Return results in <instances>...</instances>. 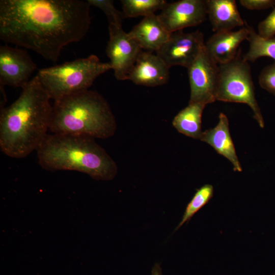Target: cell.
<instances>
[{"label": "cell", "mask_w": 275, "mask_h": 275, "mask_svg": "<svg viewBox=\"0 0 275 275\" xmlns=\"http://www.w3.org/2000/svg\"><path fill=\"white\" fill-rule=\"evenodd\" d=\"M239 2L243 7L252 10L266 9L275 6L273 0H240Z\"/></svg>", "instance_id": "24"}, {"label": "cell", "mask_w": 275, "mask_h": 275, "mask_svg": "<svg viewBox=\"0 0 275 275\" xmlns=\"http://www.w3.org/2000/svg\"><path fill=\"white\" fill-rule=\"evenodd\" d=\"M213 187L210 184H205L197 189L188 203L181 221L175 231L179 229L185 223L188 222L193 215L202 208L212 198Z\"/></svg>", "instance_id": "20"}, {"label": "cell", "mask_w": 275, "mask_h": 275, "mask_svg": "<svg viewBox=\"0 0 275 275\" xmlns=\"http://www.w3.org/2000/svg\"><path fill=\"white\" fill-rule=\"evenodd\" d=\"M187 70L190 89L189 103L205 106L216 101L219 68L205 46Z\"/></svg>", "instance_id": "7"}, {"label": "cell", "mask_w": 275, "mask_h": 275, "mask_svg": "<svg viewBox=\"0 0 275 275\" xmlns=\"http://www.w3.org/2000/svg\"><path fill=\"white\" fill-rule=\"evenodd\" d=\"M50 99L36 75L13 103L1 109L0 147L4 154L20 158L37 150L49 128Z\"/></svg>", "instance_id": "2"}, {"label": "cell", "mask_w": 275, "mask_h": 275, "mask_svg": "<svg viewBox=\"0 0 275 275\" xmlns=\"http://www.w3.org/2000/svg\"><path fill=\"white\" fill-rule=\"evenodd\" d=\"M36 151L46 170L78 171L102 180H112L117 173L116 162L91 136L47 134Z\"/></svg>", "instance_id": "3"}, {"label": "cell", "mask_w": 275, "mask_h": 275, "mask_svg": "<svg viewBox=\"0 0 275 275\" xmlns=\"http://www.w3.org/2000/svg\"><path fill=\"white\" fill-rule=\"evenodd\" d=\"M207 15L205 1L180 0L167 3L157 15L165 29L171 33L201 24Z\"/></svg>", "instance_id": "11"}, {"label": "cell", "mask_w": 275, "mask_h": 275, "mask_svg": "<svg viewBox=\"0 0 275 275\" xmlns=\"http://www.w3.org/2000/svg\"><path fill=\"white\" fill-rule=\"evenodd\" d=\"M249 30L247 40L250 43L248 51L243 57L245 61L255 62L263 57H269L275 61V37L264 38L248 26Z\"/></svg>", "instance_id": "18"}, {"label": "cell", "mask_w": 275, "mask_h": 275, "mask_svg": "<svg viewBox=\"0 0 275 275\" xmlns=\"http://www.w3.org/2000/svg\"><path fill=\"white\" fill-rule=\"evenodd\" d=\"M36 68L27 51L7 44L0 46V86L22 89Z\"/></svg>", "instance_id": "10"}, {"label": "cell", "mask_w": 275, "mask_h": 275, "mask_svg": "<svg viewBox=\"0 0 275 275\" xmlns=\"http://www.w3.org/2000/svg\"><path fill=\"white\" fill-rule=\"evenodd\" d=\"M249 33L247 25L236 31L215 32L205 43V49L217 64L228 63L236 58L239 46L247 39Z\"/></svg>", "instance_id": "13"}, {"label": "cell", "mask_w": 275, "mask_h": 275, "mask_svg": "<svg viewBox=\"0 0 275 275\" xmlns=\"http://www.w3.org/2000/svg\"><path fill=\"white\" fill-rule=\"evenodd\" d=\"M116 126L107 101L97 92L87 90L54 101L49 129L52 133L107 139Z\"/></svg>", "instance_id": "4"}, {"label": "cell", "mask_w": 275, "mask_h": 275, "mask_svg": "<svg viewBox=\"0 0 275 275\" xmlns=\"http://www.w3.org/2000/svg\"><path fill=\"white\" fill-rule=\"evenodd\" d=\"M169 69L156 54L143 51L130 71L128 79L139 85L160 86L169 80Z\"/></svg>", "instance_id": "12"}, {"label": "cell", "mask_w": 275, "mask_h": 275, "mask_svg": "<svg viewBox=\"0 0 275 275\" xmlns=\"http://www.w3.org/2000/svg\"><path fill=\"white\" fill-rule=\"evenodd\" d=\"M123 15L128 17H144L162 10L167 2L164 0H122Z\"/></svg>", "instance_id": "19"}, {"label": "cell", "mask_w": 275, "mask_h": 275, "mask_svg": "<svg viewBox=\"0 0 275 275\" xmlns=\"http://www.w3.org/2000/svg\"><path fill=\"white\" fill-rule=\"evenodd\" d=\"M91 6L102 10L105 14L109 24L122 26L123 14L118 11L111 0H87Z\"/></svg>", "instance_id": "21"}, {"label": "cell", "mask_w": 275, "mask_h": 275, "mask_svg": "<svg viewBox=\"0 0 275 275\" xmlns=\"http://www.w3.org/2000/svg\"><path fill=\"white\" fill-rule=\"evenodd\" d=\"M150 275H163L160 264L155 263L152 267Z\"/></svg>", "instance_id": "25"}, {"label": "cell", "mask_w": 275, "mask_h": 275, "mask_svg": "<svg viewBox=\"0 0 275 275\" xmlns=\"http://www.w3.org/2000/svg\"><path fill=\"white\" fill-rule=\"evenodd\" d=\"M111 69L109 62H102L97 56L91 54L41 68L36 76L50 99L55 101L89 90L97 77Z\"/></svg>", "instance_id": "5"}, {"label": "cell", "mask_w": 275, "mask_h": 275, "mask_svg": "<svg viewBox=\"0 0 275 275\" xmlns=\"http://www.w3.org/2000/svg\"><path fill=\"white\" fill-rule=\"evenodd\" d=\"M200 140L210 145L218 154L227 158L233 164L235 171L242 170L230 135L228 119L225 114L221 113L217 125L203 132Z\"/></svg>", "instance_id": "15"}, {"label": "cell", "mask_w": 275, "mask_h": 275, "mask_svg": "<svg viewBox=\"0 0 275 275\" xmlns=\"http://www.w3.org/2000/svg\"><path fill=\"white\" fill-rule=\"evenodd\" d=\"M204 46V35L201 32L186 33L180 30L171 33L156 54L169 68L178 65L187 69Z\"/></svg>", "instance_id": "8"}, {"label": "cell", "mask_w": 275, "mask_h": 275, "mask_svg": "<svg viewBox=\"0 0 275 275\" xmlns=\"http://www.w3.org/2000/svg\"><path fill=\"white\" fill-rule=\"evenodd\" d=\"M258 34L264 38H271L275 35V7L269 15L261 21L258 26Z\"/></svg>", "instance_id": "23"}, {"label": "cell", "mask_w": 275, "mask_h": 275, "mask_svg": "<svg viewBox=\"0 0 275 275\" xmlns=\"http://www.w3.org/2000/svg\"><path fill=\"white\" fill-rule=\"evenodd\" d=\"M259 83L262 88L275 95V61L262 69Z\"/></svg>", "instance_id": "22"}, {"label": "cell", "mask_w": 275, "mask_h": 275, "mask_svg": "<svg viewBox=\"0 0 275 275\" xmlns=\"http://www.w3.org/2000/svg\"><path fill=\"white\" fill-rule=\"evenodd\" d=\"M218 68L216 100L246 104L253 110L259 126L263 128L264 120L255 98L249 62L241 58L239 51L235 59L219 65Z\"/></svg>", "instance_id": "6"}, {"label": "cell", "mask_w": 275, "mask_h": 275, "mask_svg": "<svg viewBox=\"0 0 275 275\" xmlns=\"http://www.w3.org/2000/svg\"><path fill=\"white\" fill-rule=\"evenodd\" d=\"M273 275H275V273Z\"/></svg>", "instance_id": "26"}, {"label": "cell", "mask_w": 275, "mask_h": 275, "mask_svg": "<svg viewBox=\"0 0 275 275\" xmlns=\"http://www.w3.org/2000/svg\"><path fill=\"white\" fill-rule=\"evenodd\" d=\"M142 49L157 51L168 40L171 33L155 14L144 17L129 33Z\"/></svg>", "instance_id": "14"}, {"label": "cell", "mask_w": 275, "mask_h": 275, "mask_svg": "<svg viewBox=\"0 0 275 275\" xmlns=\"http://www.w3.org/2000/svg\"><path fill=\"white\" fill-rule=\"evenodd\" d=\"M109 41L106 52L117 79H128L129 74L143 51L138 42L122 26L108 25Z\"/></svg>", "instance_id": "9"}, {"label": "cell", "mask_w": 275, "mask_h": 275, "mask_svg": "<svg viewBox=\"0 0 275 275\" xmlns=\"http://www.w3.org/2000/svg\"><path fill=\"white\" fill-rule=\"evenodd\" d=\"M205 105L200 103H190L174 117L172 124L180 133L196 139H200L201 119Z\"/></svg>", "instance_id": "17"}, {"label": "cell", "mask_w": 275, "mask_h": 275, "mask_svg": "<svg viewBox=\"0 0 275 275\" xmlns=\"http://www.w3.org/2000/svg\"><path fill=\"white\" fill-rule=\"evenodd\" d=\"M207 14L215 32L232 31L245 25L234 0L205 1Z\"/></svg>", "instance_id": "16"}, {"label": "cell", "mask_w": 275, "mask_h": 275, "mask_svg": "<svg viewBox=\"0 0 275 275\" xmlns=\"http://www.w3.org/2000/svg\"><path fill=\"white\" fill-rule=\"evenodd\" d=\"M90 7L80 0H1L0 38L56 62L88 33Z\"/></svg>", "instance_id": "1"}]
</instances>
